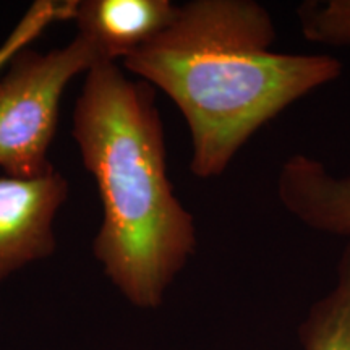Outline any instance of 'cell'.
<instances>
[{"instance_id": "1", "label": "cell", "mask_w": 350, "mask_h": 350, "mask_svg": "<svg viewBox=\"0 0 350 350\" xmlns=\"http://www.w3.org/2000/svg\"><path fill=\"white\" fill-rule=\"evenodd\" d=\"M275 39L273 16L255 0H191L124 60L178 107L195 177H221L262 126L342 75L338 57L278 52Z\"/></svg>"}, {"instance_id": "2", "label": "cell", "mask_w": 350, "mask_h": 350, "mask_svg": "<svg viewBox=\"0 0 350 350\" xmlns=\"http://www.w3.org/2000/svg\"><path fill=\"white\" fill-rule=\"evenodd\" d=\"M73 138L103 206L94 256L131 305L157 308L198 235L169 180L154 88L130 81L116 64H96L77 100Z\"/></svg>"}, {"instance_id": "3", "label": "cell", "mask_w": 350, "mask_h": 350, "mask_svg": "<svg viewBox=\"0 0 350 350\" xmlns=\"http://www.w3.org/2000/svg\"><path fill=\"white\" fill-rule=\"evenodd\" d=\"M100 57L77 36L46 54L21 51L0 80V169L8 177L38 178L54 170L47 159L65 88Z\"/></svg>"}, {"instance_id": "4", "label": "cell", "mask_w": 350, "mask_h": 350, "mask_svg": "<svg viewBox=\"0 0 350 350\" xmlns=\"http://www.w3.org/2000/svg\"><path fill=\"white\" fill-rule=\"evenodd\" d=\"M67 196V178L55 169L38 178L0 177V282L54 253V219Z\"/></svg>"}, {"instance_id": "5", "label": "cell", "mask_w": 350, "mask_h": 350, "mask_svg": "<svg viewBox=\"0 0 350 350\" xmlns=\"http://www.w3.org/2000/svg\"><path fill=\"white\" fill-rule=\"evenodd\" d=\"M177 7L170 0H83L73 3L70 16L100 60L116 64L163 33Z\"/></svg>"}, {"instance_id": "6", "label": "cell", "mask_w": 350, "mask_h": 350, "mask_svg": "<svg viewBox=\"0 0 350 350\" xmlns=\"http://www.w3.org/2000/svg\"><path fill=\"white\" fill-rule=\"evenodd\" d=\"M275 188L282 208L306 229L350 240V174L297 152L282 163Z\"/></svg>"}, {"instance_id": "7", "label": "cell", "mask_w": 350, "mask_h": 350, "mask_svg": "<svg viewBox=\"0 0 350 350\" xmlns=\"http://www.w3.org/2000/svg\"><path fill=\"white\" fill-rule=\"evenodd\" d=\"M300 350H350V240L344 245L334 284L301 319Z\"/></svg>"}, {"instance_id": "8", "label": "cell", "mask_w": 350, "mask_h": 350, "mask_svg": "<svg viewBox=\"0 0 350 350\" xmlns=\"http://www.w3.org/2000/svg\"><path fill=\"white\" fill-rule=\"evenodd\" d=\"M306 41L350 47V0H308L297 8Z\"/></svg>"}]
</instances>
